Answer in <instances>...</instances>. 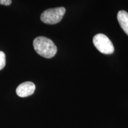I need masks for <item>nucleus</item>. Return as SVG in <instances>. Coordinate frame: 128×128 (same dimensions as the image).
<instances>
[{"instance_id":"423d86ee","label":"nucleus","mask_w":128,"mask_h":128,"mask_svg":"<svg viewBox=\"0 0 128 128\" xmlns=\"http://www.w3.org/2000/svg\"><path fill=\"white\" fill-rule=\"evenodd\" d=\"M6 65V55L2 51H0V70H2Z\"/></svg>"},{"instance_id":"7ed1b4c3","label":"nucleus","mask_w":128,"mask_h":128,"mask_svg":"<svg viewBox=\"0 0 128 128\" xmlns=\"http://www.w3.org/2000/svg\"><path fill=\"white\" fill-rule=\"evenodd\" d=\"M93 44L99 52L106 55H110L114 52V48L109 38L106 35L99 33L94 36Z\"/></svg>"},{"instance_id":"0eeeda50","label":"nucleus","mask_w":128,"mask_h":128,"mask_svg":"<svg viewBox=\"0 0 128 128\" xmlns=\"http://www.w3.org/2000/svg\"><path fill=\"white\" fill-rule=\"evenodd\" d=\"M12 0H0V4L4 6H10L12 4Z\"/></svg>"},{"instance_id":"39448f33","label":"nucleus","mask_w":128,"mask_h":128,"mask_svg":"<svg viewBox=\"0 0 128 128\" xmlns=\"http://www.w3.org/2000/svg\"><path fill=\"white\" fill-rule=\"evenodd\" d=\"M117 18L122 28L128 36V13L125 11H119L117 15Z\"/></svg>"},{"instance_id":"f03ea898","label":"nucleus","mask_w":128,"mask_h":128,"mask_svg":"<svg viewBox=\"0 0 128 128\" xmlns=\"http://www.w3.org/2000/svg\"><path fill=\"white\" fill-rule=\"evenodd\" d=\"M65 12L66 10L62 7L48 9L42 13L40 19L44 23L55 24L61 21Z\"/></svg>"},{"instance_id":"f257e3e1","label":"nucleus","mask_w":128,"mask_h":128,"mask_svg":"<svg viewBox=\"0 0 128 128\" xmlns=\"http://www.w3.org/2000/svg\"><path fill=\"white\" fill-rule=\"evenodd\" d=\"M33 47L37 54L45 58H52L57 52V47L53 41L44 36H39L33 40Z\"/></svg>"},{"instance_id":"20e7f679","label":"nucleus","mask_w":128,"mask_h":128,"mask_svg":"<svg viewBox=\"0 0 128 128\" xmlns=\"http://www.w3.org/2000/svg\"><path fill=\"white\" fill-rule=\"evenodd\" d=\"M35 85L33 82L27 81L19 85L16 89V93L20 97H26L34 93Z\"/></svg>"}]
</instances>
